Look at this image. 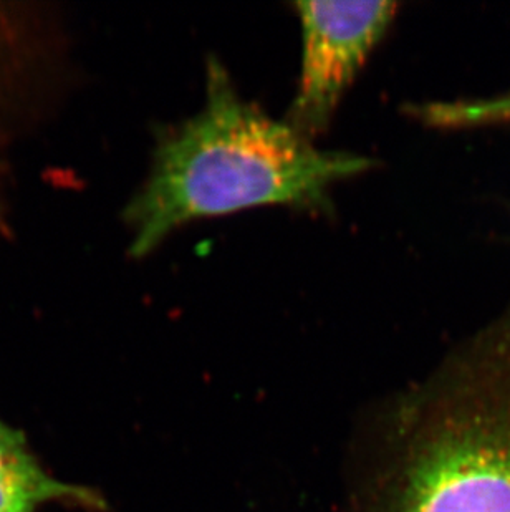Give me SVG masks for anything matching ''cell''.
Returning <instances> with one entry per match:
<instances>
[{
    "label": "cell",
    "instance_id": "6da1fadb",
    "mask_svg": "<svg viewBox=\"0 0 510 512\" xmlns=\"http://www.w3.org/2000/svg\"><path fill=\"white\" fill-rule=\"evenodd\" d=\"M373 166V158L352 151L320 150L247 102L211 57L203 108L159 133L150 173L125 208L130 254L148 256L198 219L260 206L325 213L337 184Z\"/></svg>",
    "mask_w": 510,
    "mask_h": 512
},
{
    "label": "cell",
    "instance_id": "7a4b0ae2",
    "mask_svg": "<svg viewBox=\"0 0 510 512\" xmlns=\"http://www.w3.org/2000/svg\"><path fill=\"white\" fill-rule=\"evenodd\" d=\"M396 411L378 512H510V304Z\"/></svg>",
    "mask_w": 510,
    "mask_h": 512
},
{
    "label": "cell",
    "instance_id": "3957f363",
    "mask_svg": "<svg viewBox=\"0 0 510 512\" xmlns=\"http://www.w3.org/2000/svg\"><path fill=\"white\" fill-rule=\"evenodd\" d=\"M302 67L289 123L312 140L327 130L348 87L395 20V2H297Z\"/></svg>",
    "mask_w": 510,
    "mask_h": 512
},
{
    "label": "cell",
    "instance_id": "277c9868",
    "mask_svg": "<svg viewBox=\"0 0 510 512\" xmlns=\"http://www.w3.org/2000/svg\"><path fill=\"white\" fill-rule=\"evenodd\" d=\"M52 501L102 506L87 489L60 483L45 473L24 436L0 421V512H35Z\"/></svg>",
    "mask_w": 510,
    "mask_h": 512
},
{
    "label": "cell",
    "instance_id": "5b68a950",
    "mask_svg": "<svg viewBox=\"0 0 510 512\" xmlns=\"http://www.w3.org/2000/svg\"><path fill=\"white\" fill-rule=\"evenodd\" d=\"M413 116L444 130L510 125V90L492 97L418 105L413 108Z\"/></svg>",
    "mask_w": 510,
    "mask_h": 512
}]
</instances>
